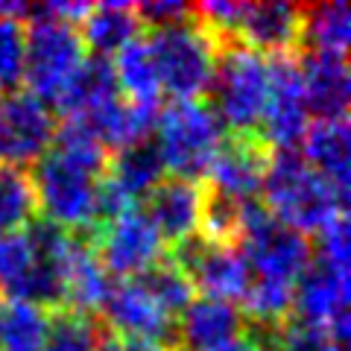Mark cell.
Returning a JSON list of instances; mask_svg holds the SVG:
<instances>
[{
  "label": "cell",
  "mask_w": 351,
  "mask_h": 351,
  "mask_svg": "<svg viewBox=\"0 0 351 351\" xmlns=\"http://www.w3.org/2000/svg\"><path fill=\"white\" fill-rule=\"evenodd\" d=\"M120 97L135 106H161V85L147 38H135L112 59Z\"/></svg>",
  "instance_id": "603a6c76"
},
{
  "label": "cell",
  "mask_w": 351,
  "mask_h": 351,
  "mask_svg": "<svg viewBox=\"0 0 351 351\" xmlns=\"http://www.w3.org/2000/svg\"><path fill=\"white\" fill-rule=\"evenodd\" d=\"M100 319L106 322L108 331L126 339V343H147L173 351L176 319L149 299L135 278L114 284L100 311Z\"/></svg>",
  "instance_id": "4fadbf2b"
},
{
  "label": "cell",
  "mask_w": 351,
  "mask_h": 351,
  "mask_svg": "<svg viewBox=\"0 0 351 351\" xmlns=\"http://www.w3.org/2000/svg\"><path fill=\"white\" fill-rule=\"evenodd\" d=\"M261 56H299L302 47V6L284 0L237 3V15L228 38Z\"/></svg>",
  "instance_id": "7c38bea8"
},
{
  "label": "cell",
  "mask_w": 351,
  "mask_h": 351,
  "mask_svg": "<svg viewBox=\"0 0 351 351\" xmlns=\"http://www.w3.org/2000/svg\"><path fill=\"white\" fill-rule=\"evenodd\" d=\"M50 311L29 302H6L0 313V351H41Z\"/></svg>",
  "instance_id": "4316f807"
},
{
  "label": "cell",
  "mask_w": 351,
  "mask_h": 351,
  "mask_svg": "<svg viewBox=\"0 0 351 351\" xmlns=\"http://www.w3.org/2000/svg\"><path fill=\"white\" fill-rule=\"evenodd\" d=\"M237 246L249 267V278L278 281L290 287H295L302 272L311 267L316 252L311 237L284 226L258 199L243 205Z\"/></svg>",
  "instance_id": "277c9868"
},
{
  "label": "cell",
  "mask_w": 351,
  "mask_h": 351,
  "mask_svg": "<svg viewBox=\"0 0 351 351\" xmlns=\"http://www.w3.org/2000/svg\"><path fill=\"white\" fill-rule=\"evenodd\" d=\"M0 100H3V94H0Z\"/></svg>",
  "instance_id": "1f68e13d"
},
{
  "label": "cell",
  "mask_w": 351,
  "mask_h": 351,
  "mask_svg": "<svg viewBox=\"0 0 351 351\" xmlns=\"http://www.w3.org/2000/svg\"><path fill=\"white\" fill-rule=\"evenodd\" d=\"M147 47L156 62L161 94H167L170 103L202 100V94H208L219 56V41L196 15L182 24L152 29Z\"/></svg>",
  "instance_id": "7a4b0ae2"
},
{
  "label": "cell",
  "mask_w": 351,
  "mask_h": 351,
  "mask_svg": "<svg viewBox=\"0 0 351 351\" xmlns=\"http://www.w3.org/2000/svg\"><path fill=\"white\" fill-rule=\"evenodd\" d=\"M152 132H156L152 144H156L164 161V170H170L179 179L193 182L205 179V173L226 138V129L219 126L211 106L202 100L161 106Z\"/></svg>",
  "instance_id": "5b68a950"
},
{
  "label": "cell",
  "mask_w": 351,
  "mask_h": 351,
  "mask_svg": "<svg viewBox=\"0 0 351 351\" xmlns=\"http://www.w3.org/2000/svg\"><path fill=\"white\" fill-rule=\"evenodd\" d=\"M348 117L346 120H316V123L307 126L304 141H302V158L307 161L316 176L331 184L339 193V199L348 202Z\"/></svg>",
  "instance_id": "ac0fdd59"
},
{
  "label": "cell",
  "mask_w": 351,
  "mask_h": 351,
  "mask_svg": "<svg viewBox=\"0 0 351 351\" xmlns=\"http://www.w3.org/2000/svg\"><path fill=\"white\" fill-rule=\"evenodd\" d=\"M38 199L27 167L0 164V234L24 232L36 219Z\"/></svg>",
  "instance_id": "d4e9b609"
},
{
  "label": "cell",
  "mask_w": 351,
  "mask_h": 351,
  "mask_svg": "<svg viewBox=\"0 0 351 351\" xmlns=\"http://www.w3.org/2000/svg\"><path fill=\"white\" fill-rule=\"evenodd\" d=\"M56 135V117L32 94L15 91L0 100V164L29 167L50 149Z\"/></svg>",
  "instance_id": "8fae6325"
},
{
  "label": "cell",
  "mask_w": 351,
  "mask_h": 351,
  "mask_svg": "<svg viewBox=\"0 0 351 351\" xmlns=\"http://www.w3.org/2000/svg\"><path fill=\"white\" fill-rule=\"evenodd\" d=\"M164 161L158 156L152 138L129 144L123 149H117L114 156H108V167H106V179L135 205L138 199H147L149 191L164 179Z\"/></svg>",
  "instance_id": "7402d4cb"
},
{
  "label": "cell",
  "mask_w": 351,
  "mask_h": 351,
  "mask_svg": "<svg viewBox=\"0 0 351 351\" xmlns=\"http://www.w3.org/2000/svg\"><path fill=\"white\" fill-rule=\"evenodd\" d=\"M135 12L141 18V27L164 29L173 24H182L193 15V6L173 3V0H149V3H135Z\"/></svg>",
  "instance_id": "f546056e"
},
{
  "label": "cell",
  "mask_w": 351,
  "mask_h": 351,
  "mask_svg": "<svg viewBox=\"0 0 351 351\" xmlns=\"http://www.w3.org/2000/svg\"><path fill=\"white\" fill-rule=\"evenodd\" d=\"M88 237L106 272L117 281L144 276L164 258V240L149 223L144 208H129L120 217L97 226Z\"/></svg>",
  "instance_id": "ba28073f"
},
{
  "label": "cell",
  "mask_w": 351,
  "mask_h": 351,
  "mask_svg": "<svg viewBox=\"0 0 351 351\" xmlns=\"http://www.w3.org/2000/svg\"><path fill=\"white\" fill-rule=\"evenodd\" d=\"M135 281L144 287V293L161 307L164 313L173 316V319L193 302V293H196L193 284L188 281V276H184L167 255H164L156 267H149L144 276H138Z\"/></svg>",
  "instance_id": "83f0119b"
},
{
  "label": "cell",
  "mask_w": 351,
  "mask_h": 351,
  "mask_svg": "<svg viewBox=\"0 0 351 351\" xmlns=\"http://www.w3.org/2000/svg\"><path fill=\"white\" fill-rule=\"evenodd\" d=\"M106 331L108 328L100 316L59 307V311H50L47 337H44L41 351H97Z\"/></svg>",
  "instance_id": "484cf974"
},
{
  "label": "cell",
  "mask_w": 351,
  "mask_h": 351,
  "mask_svg": "<svg viewBox=\"0 0 351 351\" xmlns=\"http://www.w3.org/2000/svg\"><path fill=\"white\" fill-rule=\"evenodd\" d=\"M246 334V316L237 304L219 299H193L176 316L173 351H214Z\"/></svg>",
  "instance_id": "2e32d148"
},
{
  "label": "cell",
  "mask_w": 351,
  "mask_h": 351,
  "mask_svg": "<svg viewBox=\"0 0 351 351\" xmlns=\"http://www.w3.org/2000/svg\"><path fill=\"white\" fill-rule=\"evenodd\" d=\"M302 44L316 53L346 56L351 44V9L346 0L302 6Z\"/></svg>",
  "instance_id": "cb8c5ba5"
},
{
  "label": "cell",
  "mask_w": 351,
  "mask_h": 351,
  "mask_svg": "<svg viewBox=\"0 0 351 351\" xmlns=\"http://www.w3.org/2000/svg\"><path fill=\"white\" fill-rule=\"evenodd\" d=\"M214 351H267V346H263L255 334L246 331L243 337H237V339H232V343L219 346V348H214Z\"/></svg>",
  "instance_id": "4dcf8cb0"
},
{
  "label": "cell",
  "mask_w": 351,
  "mask_h": 351,
  "mask_svg": "<svg viewBox=\"0 0 351 351\" xmlns=\"http://www.w3.org/2000/svg\"><path fill=\"white\" fill-rule=\"evenodd\" d=\"M269 152L272 149L263 144L261 135H226L205 173V188L237 205L255 202L263 184V173H267Z\"/></svg>",
  "instance_id": "5bb4252c"
},
{
  "label": "cell",
  "mask_w": 351,
  "mask_h": 351,
  "mask_svg": "<svg viewBox=\"0 0 351 351\" xmlns=\"http://www.w3.org/2000/svg\"><path fill=\"white\" fill-rule=\"evenodd\" d=\"M82 47L91 50V56L114 59L120 50L141 38V18L135 3H97L88 9V15L80 21Z\"/></svg>",
  "instance_id": "ffe728a7"
},
{
  "label": "cell",
  "mask_w": 351,
  "mask_h": 351,
  "mask_svg": "<svg viewBox=\"0 0 351 351\" xmlns=\"http://www.w3.org/2000/svg\"><path fill=\"white\" fill-rule=\"evenodd\" d=\"M205 184L193 179H179V176H164V179L149 191L144 214L156 226L164 243L179 246L193 234H199V219L205 208Z\"/></svg>",
  "instance_id": "9a60e30c"
},
{
  "label": "cell",
  "mask_w": 351,
  "mask_h": 351,
  "mask_svg": "<svg viewBox=\"0 0 351 351\" xmlns=\"http://www.w3.org/2000/svg\"><path fill=\"white\" fill-rule=\"evenodd\" d=\"M299 73L307 112L316 120H346L351 100L348 62L337 53L304 50L299 56Z\"/></svg>",
  "instance_id": "e0dca14e"
},
{
  "label": "cell",
  "mask_w": 351,
  "mask_h": 351,
  "mask_svg": "<svg viewBox=\"0 0 351 351\" xmlns=\"http://www.w3.org/2000/svg\"><path fill=\"white\" fill-rule=\"evenodd\" d=\"M211 112L228 135H258L269 91L267 56L240 41H219V56L211 80Z\"/></svg>",
  "instance_id": "3957f363"
},
{
  "label": "cell",
  "mask_w": 351,
  "mask_h": 351,
  "mask_svg": "<svg viewBox=\"0 0 351 351\" xmlns=\"http://www.w3.org/2000/svg\"><path fill=\"white\" fill-rule=\"evenodd\" d=\"M27 27L15 18L0 15V94L15 91L24 76Z\"/></svg>",
  "instance_id": "f1b7e54d"
},
{
  "label": "cell",
  "mask_w": 351,
  "mask_h": 351,
  "mask_svg": "<svg viewBox=\"0 0 351 351\" xmlns=\"http://www.w3.org/2000/svg\"><path fill=\"white\" fill-rule=\"evenodd\" d=\"M261 193V205L272 217L307 237L319 234L328 223H334L339 214L348 211V202L339 199L331 184L307 167L299 149L269 152Z\"/></svg>",
  "instance_id": "6da1fadb"
},
{
  "label": "cell",
  "mask_w": 351,
  "mask_h": 351,
  "mask_svg": "<svg viewBox=\"0 0 351 351\" xmlns=\"http://www.w3.org/2000/svg\"><path fill=\"white\" fill-rule=\"evenodd\" d=\"M38 208L44 219L73 234H91L97 228V196H100V173L44 152L29 170Z\"/></svg>",
  "instance_id": "8992f818"
},
{
  "label": "cell",
  "mask_w": 351,
  "mask_h": 351,
  "mask_svg": "<svg viewBox=\"0 0 351 351\" xmlns=\"http://www.w3.org/2000/svg\"><path fill=\"white\" fill-rule=\"evenodd\" d=\"M112 287L114 281L106 272L100 258H97L91 237L80 234V243H76V252L68 267V278H64V307L76 313L100 316Z\"/></svg>",
  "instance_id": "44dd1931"
},
{
  "label": "cell",
  "mask_w": 351,
  "mask_h": 351,
  "mask_svg": "<svg viewBox=\"0 0 351 351\" xmlns=\"http://www.w3.org/2000/svg\"><path fill=\"white\" fill-rule=\"evenodd\" d=\"M269 64V91L267 108L258 135L269 149H299L304 132L311 126V112H307L299 56H272Z\"/></svg>",
  "instance_id": "30bf717a"
},
{
  "label": "cell",
  "mask_w": 351,
  "mask_h": 351,
  "mask_svg": "<svg viewBox=\"0 0 351 351\" xmlns=\"http://www.w3.org/2000/svg\"><path fill=\"white\" fill-rule=\"evenodd\" d=\"M85 47L80 29L64 21H32L27 24V50H24V76L27 94L44 106L59 103L73 73L85 62Z\"/></svg>",
  "instance_id": "52a82bcc"
},
{
  "label": "cell",
  "mask_w": 351,
  "mask_h": 351,
  "mask_svg": "<svg viewBox=\"0 0 351 351\" xmlns=\"http://www.w3.org/2000/svg\"><path fill=\"white\" fill-rule=\"evenodd\" d=\"M120 100V88L112 71V59L85 56L80 71L73 73L71 85L64 88L62 100L56 103L64 117L76 120H94L100 117L108 106Z\"/></svg>",
  "instance_id": "d6986e66"
},
{
  "label": "cell",
  "mask_w": 351,
  "mask_h": 351,
  "mask_svg": "<svg viewBox=\"0 0 351 351\" xmlns=\"http://www.w3.org/2000/svg\"><path fill=\"white\" fill-rule=\"evenodd\" d=\"M167 258L179 267L193 290H199L205 299L237 302L243 299L249 287V267L237 243H211L199 234L173 246Z\"/></svg>",
  "instance_id": "9c48e42d"
}]
</instances>
